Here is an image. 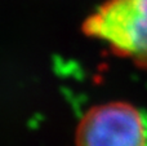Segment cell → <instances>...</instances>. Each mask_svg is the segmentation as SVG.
Returning a JSON list of instances; mask_svg holds the SVG:
<instances>
[{"label": "cell", "instance_id": "cell-1", "mask_svg": "<svg viewBox=\"0 0 147 146\" xmlns=\"http://www.w3.org/2000/svg\"><path fill=\"white\" fill-rule=\"evenodd\" d=\"M86 36L147 69V0H105L83 23Z\"/></svg>", "mask_w": 147, "mask_h": 146}, {"label": "cell", "instance_id": "cell-2", "mask_svg": "<svg viewBox=\"0 0 147 146\" xmlns=\"http://www.w3.org/2000/svg\"><path fill=\"white\" fill-rule=\"evenodd\" d=\"M76 146H147V111L127 101L90 107L79 120Z\"/></svg>", "mask_w": 147, "mask_h": 146}]
</instances>
